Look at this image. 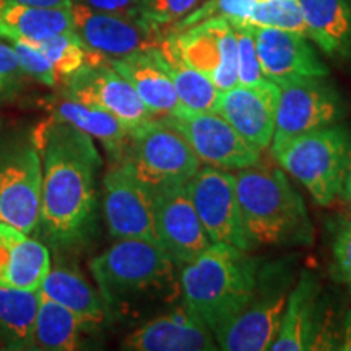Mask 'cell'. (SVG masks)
<instances>
[{
	"instance_id": "obj_1",
	"label": "cell",
	"mask_w": 351,
	"mask_h": 351,
	"mask_svg": "<svg viewBox=\"0 0 351 351\" xmlns=\"http://www.w3.org/2000/svg\"><path fill=\"white\" fill-rule=\"evenodd\" d=\"M32 137L43 166L39 228L59 247L82 243L93 225L96 176L103 165L95 140L51 116Z\"/></svg>"
},
{
	"instance_id": "obj_2",
	"label": "cell",
	"mask_w": 351,
	"mask_h": 351,
	"mask_svg": "<svg viewBox=\"0 0 351 351\" xmlns=\"http://www.w3.org/2000/svg\"><path fill=\"white\" fill-rule=\"evenodd\" d=\"M236 194L249 249L258 245L309 244L313 226L304 200L274 165L254 163L239 169Z\"/></svg>"
},
{
	"instance_id": "obj_3",
	"label": "cell",
	"mask_w": 351,
	"mask_h": 351,
	"mask_svg": "<svg viewBox=\"0 0 351 351\" xmlns=\"http://www.w3.org/2000/svg\"><path fill=\"white\" fill-rule=\"evenodd\" d=\"M258 269L261 262L249 251L231 244L212 243L179 271L184 306L215 333L252 296Z\"/></svg>"
},
{
	"instance_id": "obj_4",
	"label": "cell",
	"mask_w": 351,
	"mask_h": 351,
	"mask_svg": "<svg viewBox=\"0 0 351 351\" xmlns=\"http://www.w3.org/2000/svg\"><path fill=\"white\" fill-rule=\"evenodd\" d=\"M179 263L147 239H117L90 262V270L104 304L111 309L173 295L179 288Z\"/></svg>"
},
{
	"instance_id": "obj_5",
	"label": "cell",
	"mask_w": 351,
	"mask_h": 351,
	"mask_svg": "<svg viewBox=\"0 0 351 351\" xmlns=\"http://www.w3.org/2000/svg\"><path fill=\"white\" fill-rule=\"evenodd\" d=\"M350 145V130L341 124H333L306 132L271 155L306 187L315 204L328 207L340 197Z\"/></svg>"
},
{
	"instance_id": "obj_6",
	"label": "cell",
	"mask_w": 351,
	"mask_h": 351,
	"mask_svg": "<svg viewBox=\"0 0 351 351\" xmlns=\"http://www.w3.org/2000/svg\"><path fill=\"white\" fill-rule=\"evenodd\" d=\"M293 275L288 263L261 265L252 296L245 306L213 333L219 350L263 351L270 350L282 324Z\"/></svg>"
},
{
	"instance_id": "obj_7",
	"label": "cell",
	"mask_w": 351,
	"mask_h": 351,
	"mask_svg": "<svg viewBox=\"0 0 351 351\" xmlns=\"http://www.w3.org/2000/svg\"><path fill=\"white\" fill-rule=\"evenodd\" d=\"M41 156L32 134L0 135V223L32 234L41 218Z\"/></svg>"
},
{
	"instance_id": "obj_8",
	"label": "cell",
	"mask_w": 351,
	"mask_h": 351,
	"mask_svg": "<svg viewBox=\"0 0 351 351\" xmlns=\"http://www.w3.org/2000/svg\"><path fill=\"white\" fill-rule=\"evenodd\" d=\"M150 192L182 186L200 168V160L169 119H153L130 135L122 160Z\"/></svg>"
},
{
	"instance_id": "obj_9",
	"label": "cell",
	"mask_w": 351,
	"mask_h": 351,
	"mask_svg": "<svg viewBox=\"0 0 351 351\" xmlns=\"http://www.w3.org/2000/svg\"><path fill=\"white\" fill-rule=\"evenodd\" d=\"M278 88L271 153L306 132L339 124L345 116L340 91L327 77H295L275 80Z\"/></svg>"
},
{
	"instance_id": "obj_10",
	"label": "cell",
	"mask_w": 351,
	"mask_h": 351,
	"mask_svg": "<svg viewBox=\"0 0 351 351\" xmlns=\"http://www.w3.org/2000/svg\"><path fill=\"white\" fill-rule=\"evenodd\" d=\"M339 343L340 324L332 322L319 278L311 270L301 271L300 280L289 289L282 324L270 350H339Z\"/></svg>"
},
{
	"instance_id": "obj_11",
	"label": "cell",
	"mask_w": 351,
	"mask_h": 351,
	"mask_svg": "<svg viewBox=\"0 0 351 351\" xmlns=\"http://www.w3.org/2000/svg\"><path fill=\"white\" fill-rule=\"evenodd\" d=\"M70 10L73 32L80 36L88 49L106 60L122 59L158 47L165 34L163 29L155 28L140 16L98 12L77 0Z\"/></svg>"
},
{
	"instance_id": "obj_12",
	"label": "cell",
	"mask_w": 351,
	"mask_h": 351,
	"mask_svg": "<svg viewBox=\"0 0 351 351\" xmlns=\"http://www.w3.org/2000/svg\"><path fill=\"white\" fill-rule=\"evenodd\" d=\"M187 191L212 243L251 252L241 221L234 174L215 166L199 168L187 181Z\"/></svg>"
},
{
	"instance_id": "obj_13",
	"label": "cell",
	"mask_w": 351,
	"mask_h": 351,
	"mask_svg": "<svg viewBox=\"0 0 351 351\" xmlns=\"http://www.w3.org/2000/svg\"><path fill=\"white\" fill-rule=\"evenodd\" d=\"M103 210L114 239L137 238L158 244L153 194L122 161L103 179Z\"/></svg>"
},
{
	"instance_id": "obj_14",
	"label": "cell",
	"mask_w": 351,
	"mask_h": 351,
	"mask_svg": "<svg viewBox=\"0 0 351 351\" xmlns=\"http://www.w3.org/2000/svg\"><path fill=\"white\" fill-rule=\"evenodd\" d=\"M168 119L186 137L200 163L239 171L261 160V152L241 137L238 130L217 111H187Z\"/></svg>"
},
{
	"instance_id": "obj_15",
	"label": "cell",
	"mask_w": 351,
	"mask_h": 351,
	"mask_svg": "<svg viewBox=\"0 0 351 351\" xmlns=\"http://www.w3.org/2000/svg\"><path fill=\"white\" fill-rule=\"evenodd\" d=\"M168 33L182 59L207 75L221 93L238 85V44L230 21L213 19Z\"/></svg>"
},
{
	"instance_id": "obj_16",
	"label": "cell",
	"mask_w": 351,
	"mask_h": 351,
	"mask_svg": "<svg viewBox=\"0 0 351 351\" xmlns=\"http://www.w3.org/2000/svg\"><path fill=\"white\" fill-rule=\"evenodd\" d=\"M158 244L179 263L195 261L212 244L195 212L187 184L152 192Z\"/></svg>"
},
{
	"instance_id": "obj_17",
	"label": "cell",
	"mask_w": 351,
	"mask_h": 351,
	"mask_svg": "<svg viewBox=\"0 0 351 351\" xmlns=\"http://www.w3.org/2000/svg\"><path fill=\"white\" fill-rule=\"evenodd\" d=\"M65 85V93L112 114L130 134L156 119L138 98L134 86L109 62L86 65Z\"/></svg>"
},
{
	"instance_id": "obj_18",
	"label": "cell",
	"mask_w": 351,
	"mask_h": 351,
	"mask_svg": "<svg viewBox=\"0 0 351 351\" xmlns=\"http://www.w3.org/2000/svg\"><path fill=\"white\" fill-rule=\"evenodd\" d=\"M278 88L267 78L258 85H236L223 91L217 112L221 114L258 152L270 147L275 132Z\"/></svg>"
},
{
	"instance_id": "obj_19",
	"label": "cell",
	"mask_w": 351,
	"mask_h": 351,
	"mask_svg": "<svg viewBox=\"0 0 351 351\" xmlns=\"http://www.w3.org/2000/svg\"><path fill=\"white\" fill-rule=\"evenodd\" d=\"M257 56L269 80L295 77H328V67L304 34L278 28L254 26Z\"/></svg>"
},
{
	"instance_id": "obj_20",
	"label": "cell",
	"mask_w": 351,
	"mask_h": 351,
	"mask_svg": "<svg viewBox=\"0 0 351 351\" xmlns=\"http://www.w3.org/2000/svg\"><path fill=\"white\" fill-rule=\"evenodd\" d=\"M122 350L210 351L218 350V345L207 324L182 306L135 328L127 335Z\"/></svg>"
},
{
	"instance_id": "obj_21",
	"label": "cell",
	"mask_w": 351,
	"mask_h": 351,
	"mask_svg": "<svg viewBox=\"0 0 351 351\" xmlns=\"http://www.w3.org/2000/svg\"><path fill=\"white\" fill-rule=\"evenodd\" d=\"M108 62L134 86L138 98L155 117L168 119L187 112L156 47Z\"/></svg>"
},
{
	"instance_id": "obj_22",
	"label": "cell",
	"mask_w": 351,
	"mask_h": 351,
	"mask_svg": "<svg viewBox=\"0 0 351 351\" xmlns=\"http://www.w3.org/2000/svg\"><path fill=\"white\" fill-rule=\"evenodd\" d=\"M39 104L51 117L67 122L93 140H98L116 163L124 160L132 134L112 114L96 104L72 98L65 91L46 96L39 99Z\"/></svg>"
},
{
	"instance_id": "obj_23",
	"label": "cell",
	"mask_w": 351,
	"mask_h": 351,
	"mask_svg": "<svg viewBox=\"0 0 351 351\" xmlns=\"http://www.w3.org/2000/svg\"><path fill=\"white\" fill-rule=\"evenodd\" d=\"M51 269L46 244L0 223V287L39 291Z\"/></svg>"
},
{
	"instance_id": "obj_24",
	"label": "cell",
	"mask_w": 351,
	"mask_h": 351,
	"mask_svg": "<svg viewBox=\"0 0 351 351\" xmlns=\"http://www.w3.org/2000/svg\"><path fill=\"white\" fill-rule=\"evenodd\" d=\"M309 41L337 60L351 57V0H298Z\"/></svg>"
},
{
	"instance_id": "obj_25",
	"label": "cell",
	"mask_w": 351,
	"mask_h": 351,
	"mask_svg": "<svg viewBox=\"0 0 351 351\" xmlns=\"http://www.w3.org/2000/svg\"><path fill=\"white\" fill-rule=\"evenodd\" d=\"M39 293L75 314L85 327L99 326L106 319V304L99 291L72 267L51 265Z\"/></svg>"
},
{
	"instance_id": "obj_26",
	"label": "cell",
	"mask_w": 351,
	"mask_h": 351,
	"mask_svg": "<svg viewBox=\"0 0 351 351\" xmlns=\"http://www.w3.org/2000/svg\"><path fill=\"white\" fill-rule=\"evenodd\" d=\"M73 32L70 7H28L7 2L0 12V38L41 43Z\"/></svg>"
},
{
	"instance_id": "obj_27",
	"label": "cell",
	"mask_w": 351,
	"mask_h": 351,
	"mask_svg": "<svg viewBox=\"0 0 351 351\" xmlns=\"http://www.w3.org/2000/svg\"><path fill=\"white\" fill-rule=\"evenodd\" d=\"M156 49L168 69L174 90L184 109L191 112L217 111L221 91L213 85L207 75H204L182 59L173 34L166 32Z\"/></svg>"
},
{
	"instance_id": "obj_28",
	"label": "cell",
	"mask_w": 351,
	"mask_h": 351,
	"mask_svg": "<svg viewBox=\"0 0 351 351\" xmlns=\"http://www.w3.org/2000/svg\"><path fill=\"white\" fill-rule=\"evenodd\" d=\"M86 328L75 314L39 293V306L33 328L34 350L73 351L80 346Z\"/></svg>"
},
{
	"instance_id": "obj_29",
	"label": "cell",
	"mask_w": 351,
	"mask_h": 351,
	"mask_svg": "<svg viewBox=\"0 0 351 351\" xmlns=\"http://www.w3.org/2000/svg\"><path fill=\"white\" fill-rule=\"evenodd\" d=\"M39 291L0 287V335L10 348L34 350L33 328Z\"/></svg>"
},
{
	"instance_id": "obj_30",
	"label": "cell",
	"mask_w": 351,
	"mask_h": 351,
	"mask_svg": "<svg viewBox=\"0 0 351 351\" xmlns=\"http://www.w3.org/2000/svg\"><path fill=\"white\" fill-rule=\"evenodd\" d=\"M36 44L52 64L59 85L60 83L64 85L69 78H72L86 65H99L108 62L104 57L88 49L85 43L82 41L75 32L57 34L54 38Z\"/></svg>"
},
{
	"instance_id": "obj_31",
	"label": "cell",
	"mask_w": 351,
	"mask_h": 351,
	"mask_svg": "<svg viewBox=\"0 0 351 351\" xmlns=\"http://www.w3.org/2000/svg\"><path fill=\"white\" fill-rule=\"evenodd\" d=\"M247 23L263 28L287 29L307 36L298 0H257Z\"/></svg>"
},
{
	"instance_id": "obj_32",
	"label": "cell",
	"mask_w": 351,
	"mask_h": 351,
	"mask_svg": "<svg viewBox=\"0 0 351 351\" xmlns=\"http://www.w3.org/2000/svg\"><path fill=\"white\" fill-rule=\"evenodd\" d=\"M257 0H205L194 12L174 23L168 32H181L202 21L225 19L228 21H247Z\"/></svg>"
},
{
	"instance_id": "obj_33",
	"label": "cell",
	"mask_w": 351,
	"mask_h": 351,
	"mask_svg": "<svg viewBox=\"0 0 351 351\" xmlns=\"http://www.w3.org/2000/svg\"><path fill=\"white\" fill-rule=\"evenodd\" d=\"M238 44V85H258L265 82L258 62L252 25L247 21H230Z\"/></svg>"
},
{
	"instance_id": "obj_34",
	"label": "cell",
	"mask_w": 351,
	"mask_h": 351,
	"mask_svg": "<svg viewBox=\"0 0 351 351\" xmlns=\"http://www.w3.org/2000/svg\"><path fill=\"white\" fill-rule=\"evenodd\" d=\"M204 2L205 0H142L140 16L155 28H169Z\"/></svg>"
},
{
	"instance_id": "obj_35",
	"label": "cell",
	"mask_w": 351,
	"mask_h": 351,
	"mask_svg": "<svg viewBox=\"0 0 351 351\" xmlns=\"http://www.w3.org/2000/svg\"><path fill=\"white\" fill-rule=\"evenodd\" d=\"M8 43H10L13 49H15L25 75L34 78V80L43 83V85L46 86H59V82H57L52 64L49 62L46 54L39 49L36 43L21 41V39H13V41Z\"/></svg>"
},
{
	"instance_id": "obj_36",
	"label": "cell",
	"mask_w": 351,
	"mask_h": 351,
	"mask_svg": "<svg viewBox=\"0 0 351 351\" xmlns=\"http://www.w3.org/2000/svg\"><path fill=\"white\" fill-rule=\"evenodd\" d=\"M333 271L337 280L351 291V218L341 219L332 239Z\"/></svg>"
},
{
	"instance_id": "obj_37",
	"label": "cell",
	"mask_w": 351,
	"mask_h": 351,
	"mask_svg": "<svg viewBox=\"0 0 351 351\" xmlns=\"http://www.w3.org/2000/svg\"><path fill=\"white\" fill-rule=\"evenodd\" d=\"M23 77L25 72L12 44L0 41V96L13 93Z\"/></svg>"
},
{
	"instance_id": "obj_38",
	"label": "cell",
	"mask_w": 351,
	"mask_h": 351,
	"mask_svg": "<svg viewBox=\"0 0 351 351\" xmlns=\"http://www.w3.org/2000/svg\"><path fill=\"white\" fill-rule=\"evenodd\" d=\"M77 2L93 10L125 16H140V7H142V0H77Z\"/></svg>"
},
{
	"instance_id": "obj_39",
	"label": "cell",
	"mask_w": 351,
	"mask_h": 351,
	"mask_svg": "<svg viewBox=\"0 0 351 351\" xmlns=\"http://www.w3.org/2000/svg\"><path fill=\"white\" fill-rule=\"evenodd\" d=\"M339 350L351 351V306L346 307L340 319V343Z\"/></svg>"
},
{
	"instance_id": "obj_40",
	"label": "cell",
	"mask_w": 351,
	"mask_h": 351,
	"mask_svg": "<svg viewBox=\"0 0 351 351\" xmlns=\"http://www.w3.org/2000/svg\"><path fill=\"white\" fill-rule=\"evenodd\" d=\"M7 2L28 7H72L75 0H7Z\"/></svg>"
},
{
	"instance_id": "obj_41",
	"label": "cell",
	"mask_w": 351,
	"mask_h": 351,
	"mask_svg": "<svg viewBox=\"0 0 351 351\" xmlns=\"http://www.w3.org/2000/svg\"><path fill=\"white\" fill-rule=\"evenodd\" d=\"M340 197L345 202L351 204V145L348 148V155H346L345 169H343V181H341V191Z\"/></svg>"
},
{
	"instance_id": "obj_42",
	"label": "cell",
	"mask_w": 351,
	"mask_h": 351,
	"mask_svg": "<svg viewBox=\"0 0 351 351\" xmlns=\"http://www.w3.org/2000/svg\"><path fill=\"white\" fill-rule=\"evenodd\" d=\"M5 3H7V0H0V12L3 10V7H5Z\"/></svg>"
},
{
	"instance_id": "obj_43",
	"label": "cell",
	"mask_w": 351,
	"mask_h": 351,
	"mask_svg": "<svg viewBox=\"0 0 351 351\" xmlns=\"http://www.w3.org/2000/svg\"><path fill=\"white\" fill-rule=\"evenodd\" d=\"M350 217H351V204H350Z\"/></svg>"
},
{
	"instance_id": "obj_44",
	"label": "cell",
	"mask_w": 351,
	"mask_h": 351,
	"mask_svg": "<svg viewBox=\"0 0 351 351\" xmlns=\"http://www.w3.org/2000/svg\"><path fill=\"white\" fill-rule=\"evenodd\" d=\"M0 125H2V124H0Z\"/></svg>"
}]
</instances>
